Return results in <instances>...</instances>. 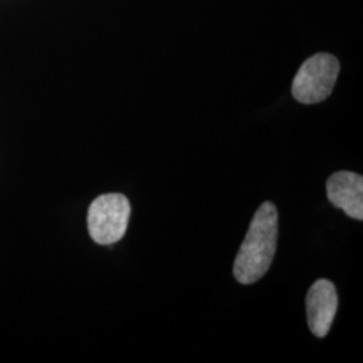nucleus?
Here are the masks:
<instances>
[{"label": "nucleus", "instance_id": "obj_4", "mask_svg": "<svg viewBox=\"0 0 363 363\" xmlns=\"http://www.w3.org/2000/svg\"><path fill=\"white\" fill-rule=\"evenodd\" d=\"M306 307L312 334L318 337H327L337 315V288L325 279L315 281L307 294Z\"/></svg>", "mask_w": 363, "mask_h": 363}, {"label": "nucleus", "instance_id": "obj_1", "mask_svg": "<svg viewBox=\"0 0 363 363\" xmlns=\"http://www.w3.org/2000/svg\"><path fill=\"white\" fill-rule=\"evenodd\" d=\"M279 237V213L272 202H264L249 225L247 237L234 259L233 273L241 284L259 281L272 265Z\"/></svg>", "mask_w": 363, "mask_h": 363}, {"label": "nucleus", "instance_id": "obj_2", "mask_svg": "<svg viewBox=\"0 0 363 363\" xmlns=\"http://www.w3.org/2000/svg\"><path fill=\"white\" fill-rule=\"evenodd\" d=\"M339 61L328 52L310 57L300 66L292 82V94L301 104L325 101L334 91L339 76Z\"/></svg>", "mask_w": 363, "mask_h": 363}, {"label": "nucleus", "instance_id": "obj_3", "mask_svg": "<svg viewBox=\"0 0 363 363\" xmlns=\"http://www.w3.org/2000/svg\"><path fill=\"white\" fill-rule=\"evenodd\" d=\"M130 217V201L125 195L97 196L88 210V230L91 240L100 245L120 241L127 232Z\"/></svg>", "mask_w": 363, "mask_h": 363}, {"label": "nucleus", "instance_id": "obj_5", "mask_svg": "<svg viewBox=\"0 0 363 363\" xmlns=\"http://www.w3.org/2000/svg\"><path fill=\"white\" fill-rule=\"evenodd\" d=\"M327 198L354 220H363V178L350 171H339L327 181Z\"/></svg>", "mask_w": 363, "mask_h": 363}]
</instances>
